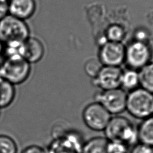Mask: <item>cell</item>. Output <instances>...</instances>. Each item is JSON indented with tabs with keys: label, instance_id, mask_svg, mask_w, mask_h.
I'll list each match as a JSON object with an SVG mask.
<instances>
[{
	"label": "cell",
	"instance_id": "6da1fadb",
	"mask_svg": "<svg viewBox=\"0 0 153 153\" xmlns=\"http://www.w3.org/2000/svg\"><path fill=\"white\" fill-rule=\"evenodd\" d=\"M103 131L108 140L121 142L128 147L139 142L137 127L129 119L123 116L117 115L112 117Z\"/></svg>",
	"mask_w": 153,
	"mask_h": 153
},
{
	"label": "cell",
	"instance_id": "7a4b0ae2",
	"mask_svg": "<svg viewBox=\"0 0 153 153\" xmlns=\"http://www.w3.org/2000/svg\"><path fill=\"white\" fill-rule=\"evenodd\" d=\"M30 36V30L25 20L7 14L0 20V42L8 45L23 43Z\"/></svg>",
	"mask_w": 153,
	"mask_h": 153
},
{
	"label": "cell",
	"instance_id": "3957f363",
	"mask_svg": "<svg viewBox=\"0 0 153 153\" xmlns=\"http://www.w3.org/2000/svg\"><path fill=\"white\" fill-rule=\"evenodd\" d=\"M126 110L135 118L144 120L153 115V93L139 87L127 93Z\"/></svg>",
	"mask_w": 153,
	"mask_h": 153
},
{
	"label": "cell",
	"instance_id": "277c9868",
	"mask_svg": "<svg viewBox=\"0 0 153 153\" xmlns=\"http://www.w3.org/2000/svg\"><path fill=\"white\" fill-rule=\"evenodd\" d=\"M53 139L48 145L47 153H80L84 142L82 136L76 130L53 131Z\"/></svg>",
	"mask_w": 153,
	"mask_h": 153
},
{
	"label": "cell",
	"instance_id": "5b68a950",
	"mask_svg": "<svg viewBox=\"0 0 153 153\" xmlns=\"http://www.w3.org/2000/svg\"><path fill=\"white\" fill-rule=\"evenodd\" d=\"M30 71V64L20 56L6 57L0 65V77L14 85L26 81Z\"/></svg>",
	"mask_w": 153,
	"mask_h": 153
},
{
	"label": "cell",
	"instance_id": "8992f818",
	"mask_svg": "<svg viewBox=\"0 0 153 153\" xmlns=\"http://www.w3.org/2000/svg\"><path fill=\"white\" fill-rule=\"evenodd\" d=\"M152 51L143 41L134 40L126 46L124 63L127 68L139 71L151 62Z\"/></svg>",
	"mask_w": 153,
	"mask_h": 153
},
{
	"label": "cell",
	"instance_id": "52a82bcc",
	"mask_svg": "<svg viewBox=\"0 0 153 153\" xmlns=\"http://www.w3.org/2000/svg\"><path fill=\"white\" fill-rule=\"evenodd\" d=\"M127 93L121 88L100 90L94 95V101L101 104L111 115H117L126 111Z\"/></svg>",
	"mask_w": 153,
	"mask_h": 153
},
{
	"label": "cell",
	"instance_id": "ba28073f",
	"mask_svg": "<svg viewBox=\"0 0 153 153\" xmlns=\"http://www.w3.org/2000/svg\"><path fill=\"white\" fill-rule=\"evenodd\" d=\"M111 115L101 104L95 101L87 105L82 113V120L85 126L96 131H104Z\"/></svg>",
	"mask_w": 153,
	"mask_h": 153
},
{
	"label": "cell",
	"instance_id": "9c48e42d",
	"mask_svg": "<svg viewBox=\"0 0 153 153\" xmlns=\"http://www.w3.org/2000/svg\"><path fill=\"white\" fill-rule=\"evenodd\" d=\"M125 50L122 42L106 41L101 45L97 58L103 66L120 67L124 63Z\"/></svg>",
	"mask_w": 153,
	"mask_h": 153
},
{
	"label": "cell",
	"instance_id": "30bf717a",
	"mask_svg": "<svg viewBox=\"0 0 153 153\" xmlns=\"http://www.w3.org/2000/svg\"><path fill=\"white\" fill-rule=\"evenodd\" d=\"M122 72L120 67L103 66L97 75L92 79L91 82L100 90L120 88Z\"/></svg>",
	"mask_w": 153,
	"mask_h": 153
},
{
	"label": "cell",
	"instance_id": "8fae6325",
	"mask_svg": "<svg viewBox=\"0 0 153 153\" xmlns=\"http://www.w3.org/2000/svg\"><path fill=\"white\" fill-rule=\"evenodd\" d=\"M44 53L45 48L41 41L30 36L22 43L20 51L21 57L30 65L39 62Z\"/></svg>",
	"mask_w": 153,
	"mask_h": 153
},
{
	"label": "cell",
	"instance_id": "7c38bea8",
	"mask_svg": "<svg viewBox=\"0 0 153 153\" xmlns=\"http://www.w3.org/2000/svg\"><path fill=\"white\" fill-rule=\"evenodd\" d=\"M36 8L35 0H10L8 14L25 21L34 14Z\"/></svg>",
	"mask_w": 153,
	"mask_h": 153
},
{
	"label": "cell",
	"instance_id": "4fadbf2b",
	"mask_svg": "<svg viewBox=\"0 0 153 153\" xmlns=\"http://www.w3.org/2000/svg\"><path fill=\"white\" fill-rule=\"evenodd\" d=\"M137 131L139 142L153 146V115L142 120Z\"/></svg>",
	"mask_w": 153,
	"mask_h": 153
},
{
	"label": "cell",
	"instance_id": "5bb4252c",
	"mask_svg": "<svg viewBox=\"0 0 153 153\" xmlns=\"http://www.w3.org/2000/svg\"><path fill=\"white\" fill-rule=\"evenodd\" d=\"M108 140L104 136H96L84 141L80 153H108Z\"/></svg>",
	"mask_w": 153,
	"mask_h": 153
},
{
	"label": "cell",
	"instance_id": "9a60e30c",
	"mask_svg": "<svg viewBox=\"0 0 153 153\" xmlns=\"http://www.w3.org/2000/svg\"><path fill=\"white\" fill-rule=\"evenodd\" d=\"M140 87L138 71L130 68L123 70L120 88L129 92Z\"/></svg>",
	"mask_w": 153,
	"mask_h": 153
},
{
	"label": "cell",
	"instance_id": "2e32d148",
	"mask_svg": "<svg viewBox=\"0 0 153 153\" xmlns=\"http://www.w3.org/2000/svg\"><path fill=\"white\" fill-rule=\"evenodd\" d=\"M16 96L14 85L0 77V109L9 106Z\"/></svg>",
	"mask_w": 153,
	"mask_h": 153
},
{
	"label": "cell",
	"instance_id": "e0dca14e",
	"mask_svg": "<svg viewBox=\"0 0 153 153\" xmlns=\"http://www.w3.org/2000/svg\"><path fill=\"white\" fill-rule=\"evenodd\" d=\"M139 72L140 87L153 93V62H150Z\"/></svg>",
	"mask_w": 153,
	"mask_h": 153
},
{
	"label": "cell",
	"instance_id": "ac0fdd59",
	"mask_svg": "<svg viewBox=\"0 0 153 153\" xmlns=\"http://www.w3.org/2000/svg\"><path fill=\"white\" fill-rule=\"evenodd\" d=\"M0 153H17L15 140L6 134H0Z\"/></svg>",
	"mask_w": 153,
	"mask_h": 153
},
{
	"label": "cell",
	"instance_id": "d6986e66",
	"mask_svg": "<svg viewBox=\"0 0 153 153\" xmlns=\"http://www.w3.org/2000/svg\"><path fill=\"white\" fill-rule=\"evenodd\" d=\"M125 32L123 27L119 25H112L106 30V36L107 41L113 42H121L124 38Z\"/></svg>",
	"mask_w": 153,
	"mask_h": 153
},
{
	"label": "cell",
	"instance_id": "ffe728a7",
	"mask_svg": "<svg viewBox=\"0 0 153 153\" xmlns=\"http://www.w3.org/2000/svg\"><path fill=\"white\" fill-rule=\"evenodd\" d=\"M102 66L103 65L98 58H90L85 63L84 68L86 74L93 79L97 75Z\"/></svg>",
	"mask_w": 153,
	"mask_h": 153
},
{
	"label": "cell",
	"instance_id": "44dd1931",
	"mask_svg": "<svg viewBox=\"0 0 153 153\" xmlns=\"http://www.w3.org/2000/svg\"><path fill=\"white\" fill-rule=\"evenodd\" d=\"M128 149L129 147L121 142L108 140V153H128Z\"/></svg>",
	"mask_w": 153,
	"mask_h": 153
},
{
	"label": "cell",
	"instance_id": "7402d4cb",
	"mask_svg": "<svg viewBox=\"0 0 153 153\" xmlns=\"http://www.w3.org/2000/svg\"><path fill=\"white\" fill-rule=\"evenodd\" d=\"M130 153H153V146L138 142L133 146Z\"/></svg>",
	"mask_w": 153,
	"mask_h": 153
},
{
	"label": "cell",
	"instance_id": "603a6c76",
	"mask_svg": "<svg viewBox=\"0 0 153 153\" xmlns=\"http://www.w3.org/2000/svg\"><path fill=\"white\" fill-rule=\"evenodd\" d=\"M21 153H47L46 150L40 146L31 145L26 147Z\"/></svg>",
	"mask_w": 153,
	"mask_h": 153
},
{
	"label": "cell",
	"instance_id": "cb8c5ba5",
	"mask_svg": "<svg viewBox=\"0 0 153 153\" xmlns=\"http://www.w3.org/2000/svg\"><path fill=\"white\" fill-rule=\"evenodd\" d=\"M9 1L0 0V20L8 14Z\"/></svg>",
	"mask_w": 153,
	"mask_h": 153
},
{
	"label": "cell",
	"instance_id": "d4e9b609",
	"mask_svg": "<svg viewBox=\"0 0 153 153\" xmlns=\"http://www.w3.org/2000/svg\"><path fill=\"white\" fill-rule=\"evenodd\" d=\"M1 42H0V52L1 51V50H2V45H1Z\"/></svg>",
	"mask_w": 153,
	"mask_h": 153
},
{
	"label": "cell",
	"instance_id": "484cf974",
	"mask_svg": "<svg viewBox=\"0 0 153 153\" xmlns=\"http://www.w3.org/2000/svg\"><path fill=\"white\" fill-rule=\"evenodd\" d=\"M1 110V109H0ZM0 114H1V112H0Z\"/></svg>",
	"mask_w": 153,
	"mask_h": 153
},
{
	"label": "cell",
	"instance_id": "4316f807",
	"mask_svg": "<svg viewBox=\"0 0 153 153\" xmlns=\"http://www.w3.org/2000/svg\"><path fill=\"white\" fill-rule=\"evenodd\" d=\"M0 65H1V64H0Z\"/></svg>",
	"mask_w": 153,
	"mask_h": 153
}]
</instances>
